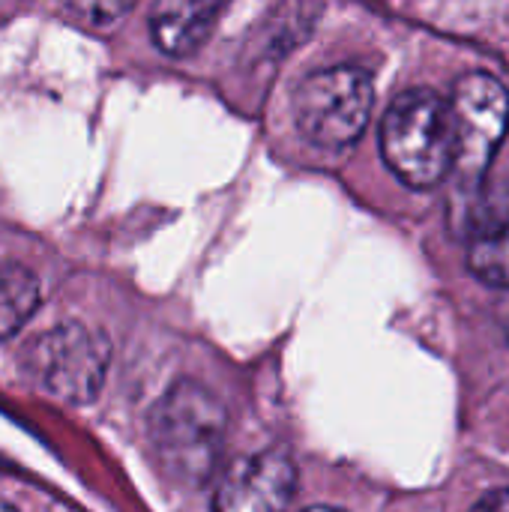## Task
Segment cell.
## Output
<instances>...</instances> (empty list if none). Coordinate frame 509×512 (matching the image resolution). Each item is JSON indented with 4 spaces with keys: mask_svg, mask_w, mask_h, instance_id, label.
I'll return each instance as SVG.
<instances>
[{
    "mask_svg": "<svg viewBox=\"0 0 509 512\" xmlns=\"http://www.w3.org/2000/svg\"><path fill=\"white\" fill-rule=\"evenodd\" d=\"M228 435L222 402L198 381H177L150 408L147 438L165 474L189 489H201L219 468Z\"/></svg>",
    "mask_w": 509,
    "mask_h": 512,
    "instance_id": "1",
    "label": "cell"
},
{
    "mask_svg": "<svg viewBox=\"0 0 509 512\" xmlns=\"http://www.w3.org/2000/svg\"><path fill=\"white\" fill-rule=\"evenodd\" d=\"M471 273L495 288H509V222L483 228L468 249Z\"/></svg>",
    "mask_w": 509,
    "mask_h": 512,
    "instance_id": "9",
    "label": "cell"
},
{
    "mask_svg": "<svg viewBox=\"0 0 509 512\" xmlns=\"http://www.w3.org/2000/svg\"><path fill=\"white\" fill-rule=\"evenodd\" d=\"M471 512H509V489L489 492Z\"/></svg>",
    "mask_w": 509,
    "mask_h": 512,
    "instance_id": "11",
    "label": "cell"
},
{
    "mask_svg": "<svg viewBox=\"0 0 509 512\" xmlns=\"http://www.w3.org/2000/svg\"><path fill=\"white\" fill-rule=\"evenodd\" d=\"M453 123V168L462 186H477L489 171L509 126V90L492 75L468 72L447 99Z\"/></svg>",
    "mask_w": 509,
    "mask_h": 512,
    "instance_id": "5",
    "label": "cell"
},
{
    "mask_svg": "<svg viewBox=\"0 0 509 512\" xmlns=\"http://www.w3.org/2000/svg\"><path fill=\"white\" fill-rule=\"evenodd\" d=\"M21 357L27 375L45 393L69 405H87L102 390L111 348L102 333H93L84 324H60L39 333Z\"/></svg>",
    "mask_w": 509,
    "mask_h": 512,
    "instance_id": "4",
    "label": "cell"
},
{
    "mask_svg": "<svg viewBox=\"0 0 509 512\" xmlns=\"http://www.w3.org/2000/svg\"><path fill=\"white\" fill-rule=\"evenodd\" d=\"M39 279L21 264H0V342L15 336L39 309Z\"/></svg>",
    "mask_w": 509,
    "mask_h": 512,
    "instance_id": "8",
    "label": "cell"
},
{
    "mask_svg": "<svg viewBox=\"0 0 509 512\" xmlns=\"http://www.w3.org/2000/svg\"><path fill=\"white\" fill-rule=\"evenodd\" d=\"M387 168L411 189L438 186L453 168V123L447 102L432 90H405L381 123Z\"/></svg>",
    "mask_w": 509,
    "mask_h": 512,
    "instance_id": "2",
    "label": "cell"
},
{
    "mask_svg": "<svg viewBox=\"0 0 509 512\" xmlns=\"http://www.w3.org/2000/svg\"><path fill=\"white\" fill-rule=\"evenodd\" d=\"M375 105L372 75L360 66H330L306 75L294 93V120L300 135L327 150L354 144Z\"/></svg>",
    "mask_w": 509,
    "mask_h": 512,
    "instance_id": "3",
    "label": "cell"
},
{
    "mask_svg": "<svg viewBox=\"0 0 509 512\" xmlns=\"http://www.w3.org/2000/svg\"><path fill=\"white\" fill-rule=\"evenodd\" d=\"M0 512H18V510H15V507H9V504H3V501H0Z\"/></svg>",
    "mask_w": 509,
    "mask_h": 512,
    "instance_id": "13",
    "label": "cell"
},
{
    "mask_svg": "<svg viewBox=\"0 0 509 512\" xmlns=\"http://www.w3.org/2000/svg\"><path fill=\"white\" fill-rule=\"evenodd\" d=\"M297 492V468L285 450H258L228 465L213 512H288Z\"/></svg>",
    "mask_w": 509,
    "mask_h": 512,
    "instance_id": "6",
    "label": "cell"
},
{
    "mask_svg": "<svg viewBox=\"0 0 509 512\" xmlns=\"http://www.w3.org/2000/svg\"><path fill=\"white\" fill-rule=\"evenodd\" d=\"M222 15L219 3H156L150 12V33L156 45L171 57H186L204 45L213 33L216 18Z\"/></svg>",
    "mask_w": 509,
    "mask_h": 512,
    "instance_id": "7",
    "label": "cell"
},
{
    "mask_svg": "<svg viewBox=\"0 0 509 512\" xmlns=\"http://www.w3.org/2000/svg\"><path fill=\"white\" fill-rule=\"evenodd\" d=\"M303 512H342V510H333V507H309V510Z\"/></svg>",
    "mask_w": 509,
    "mask_h": 512,
    "instance_id": "12",
    "label": "cell"
},
{
    "mask_svg": "<svg viewBox=\"0 0 509 512\" xmlns=\"http://www.w3.org/2000/svg\"><path fill=\"white\" fill-rule=\"evenodd\" d=\"M132 9V3H87V6H72V15L78 18H90L87 24H114L120 15H126Z\"/></svg>",
    "mask_w": 509,
    "mask_h": 512,
    "instance_id": "10",
    "label": "cell"
}]
</instances>
